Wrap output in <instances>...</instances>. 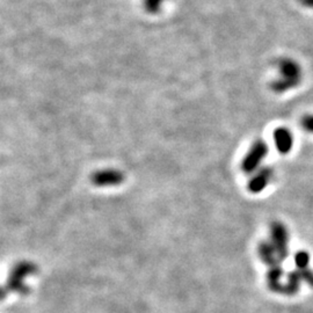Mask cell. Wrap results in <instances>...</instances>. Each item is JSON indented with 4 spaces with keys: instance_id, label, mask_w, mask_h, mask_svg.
Masks as SVG:
<instances>
[{
    "instance_id": "1",
    "label": "cell",
    "mask_w": 313,
    "mask_h": 313,
    "mask_svg": "<svg viewBox=\"0 0 313 313\" xmlns=\"http://www.w3.org/2000/svg\"><path fill=\"white\" fill-rule=\"evenodd\" d=\"M277 68L280 70V78L271 85L275 93L288 92L302 83V68L298 62L292 58L283 57L277 62Z\"/></svg>"
},
{
    "instance_id": "2",
    "label": "cell",
    "mask_w": 313,
    "mask_h": 313,
    "mask_svg": "<svg viewBox=\"0 0 313 313\" xmlns=\"http://www.w3.org/2000/svg\"><path fill=\"white\" fill-rule=\"evenodd\" d=\"M268 153V145L265 140L257 139L253 143V145L247 152V154L244 156L241 162V170L246 174L255 173V171L261 165L262 160L266 158Z\"/></svg>"
},
{
    "instance_id": "3",
    "label": "cell",
    "mask_w": 313,
    "mask_h": 313,
    "mask_svg": "<svg viewBox=\"0 0 313 313\" xmlns=\"http://www.w3.org/2000/svg\"><path fill=\"white\" fill-rule=\"evenodd\" d=\"M271 242L276 250L277 259L283 262L289 256V232L281 222H273L271 225Z\"/></svg>"
},
{
    "instance_id": "4",
    "label": "cell",
    "mask_w": 313,
    "mask_h": 313,
    "mask_svg": "<svg viewBox=\"0 0 313 313\" xmlns=\"http://www.w3.org/2000/svg\"><path fill=\"white\" fill-rule=\"evenodd\" d=\"M91 181L96 187H114L124 181V175L117 170L96 171L91 175Z\"/></svg>"
},
{
    "instance_id": "5",
    "label": "cell",
    "mask_w": 313,
    "mask_h": 313,
    "mask_svg": "<svg viewBox=\"0 0 313 313\" xmlns=\"http://www.w3.org/2000/svg\"><path fill=\"white\" fill-rule=\"evenodd\" d=\"M273 175L274 171L271 167H261L259 171L255 172V174H254L248 181V190L253 194L261 193V191L268 186V183L271 182Z\"/></svg>"
},
{
    "instance_id": "6",
    "label": "cell",
    "mask_w": 313,
    "mask_h": 313,
    "mask_svg": "<svg viewBox=\"0 0 313 313\" xmlns=\"http://www.w3.org/2000/svg\"><path fill=\"white\" fill-rule=\"evenodd\" d=\"M274 143L281 154H288L293 146V137L287 128H277L274 131Z\"/></svg>"
},
{
    "instance_id": "7",
    "label": "cell",
    "mask_w": 313,
    "mask_h": 313,
    "mask_svg": "<svg viewBox=\"0 0 313 313\" xmlns=\"http://www.w3.org/2000/svg\"><path fill=\"white\" fill-rule=\"evenodd\" d=\"M35 272V266L29 262H21V264L17 265L12 272L11 280H10V287L12 289H17L18 287H21V281L23 277Z\"/></svg>"
},
{
    "instance_id": "8",
    "label": "cell",
    "mask_w": 313,
    "mask_h": 313,
    "mask_svg": "<svg viewBox=\"0 0 313 313\" xmlns=\"http://www.w3.org/2000/svg\"><path fill=\"white\" fill-rule=\"evenodd\" d=\"M257 254H259L261 261L267 265L268 267L281 265V262L277 259L276 250L271 241H261L257 246Z\"/></svg>"
},
{
    "instance_id": "9",
    "label": "cell",
    "mask_w": 313,
    "mask_h": 313,
    "mask_svg": "<svg viewBox=\"0 0 313 313\" xmlns=\"http://www.w3.org/2000/svg\"><path fill=\"white\" fill-rule=\"evenodd\" d=\"M282 276H283V269H282L281 265L269 267V271L267 273V281L268 287L271 290L275 292H283L284 285L281 283Z\"/></svg>"
},
{
    "instance_id": "10",
    "label": "cell",
    "mask_w": 313,
    "mask_h": 313,
    "mask_svg": "<svg viewBox=\"0 0 313 313\" xmlns=\"http://www.w3.org/2000/svg\"><path fill=\"white\" fill-rule=\"evenodd\" d=\"M302 281L303 279L299 271H293L289 273L287 277V284H284L283 293H287V295H295V293H297V291L299 290L300 282Z\"/></svg>"
},
{
    "instance_id": "11",
    "label": "cell",
    "mask_w": 313,
    "mask_h": 313,
    "mask_svg": "<svg viewBox=\"0 0 313 313\" xmlns=\"http://www.w3.org/2000/svg\"><path fill=\"white\" fill-rule=\"evenodd\" d=\"M308 264H310V254L306 250H299L295 254V265L298 271L308 268Z\"/></svg>"
},
{
    "instance_id": "12",
    "label": "cell",
    "mask_w": 313,
    "mask_h": 313,
    "mask_svg": "<svg viewBox=\"0 0 313 313\" xmlns=\"http://www.w3.org/2000/svg\"><path fill=\"white\" fill-rule=\"evenodd\" d=\"M300 125L305 131L313 134V115H304L300 120Z\"/></svg>"
},
{
    "instance_id": "13",
    "label": "cell",
    "mask_w": 313,
    "mask_h": 313,
    "mask_svg": "<svg viewBox=\"0 0 313 313\" xmlns=\"http://www.w3.org/2000/svg\"><path fill=\"white\" fill-rule=\"evenodd\" d=\"M300 272V275H302V279L303 281L306 282V283L310 285V287L313 288V272L311 271V269H303V271H299Z\"/></svg>"
},
{
    "instance_id": "14",
    "label": "cell",
    "mask_w": 313,
    "mask_h": 313,
    "mask_svg": "<svg viewBox=\"0 0 313 313\" xmlns=\"http://www.w3.org/2000/svg\"><path fill=\"white\" fill-rule=\"evenodd\" d=\"M299 3L302 4L304 7H306V9L313 10V0H299Z\"/></svg>"
}]
</instances>
